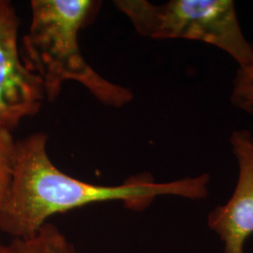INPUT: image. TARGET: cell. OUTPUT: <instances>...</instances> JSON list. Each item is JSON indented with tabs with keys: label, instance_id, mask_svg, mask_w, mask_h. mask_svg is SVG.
<instances>
[{
	"label": "cell",
	"instance_id": "cell-1",
	"mask_svg": "<svg viewBox=\"0 0 253 253\" xmlns=\"http://www.w3.org/2000/svg\"><path fill=\"white\" fill-rule=\"evenodd\" d=\"M47 136L36 132L16 141L12 181L0 211V231L13 238H30L55 214L90 204L121 201L130 208H145L159 196L206 199L210 175L157 183L134 177L119 186H102L61 172L47 153Z\"/></svg>",
	"mask_w": 253,
	"mask_h": 253
},
{
	"label": "cell",
	"instance_id": "cell-2",
	"mask_svg": "<svg viewBox=\"0 0 253 253\" xmlns=\"http://www.w3.org/2000/svg\"><path fill=\"white\" fill-rule=\"evenodd\" d=\"M93 0H32L31 21L21 42L20 54L41 79L46 100L54 102L64 84H81L101 103L120 108L133 100L126 86L97 73L82 54L79 32L100 8Z\"/></svg>",
	"mask_w": 253,
	"mask_h": 253
},
{
	"label": "cell",
	"instance_id": "cell-3",
	"mask_svg": "<svg viewBox=\"0 0 253 253\" xmlns=\"http://www.w3.org/2000/svg\"><path fill=\"white\" fill-rule=\"evenodd\" d=\"M114 5L140 36L205 42L229 54L238 67L253 64V45L245 37L232 0H115Z\"/></svg>",
	"mask_w": 253,
	"mask_h": 253
},
{
	"label": "cell",
	"instance_id": "cell-4",
	"mask_svg": "<svg viewBox=\"0 0 253 253\" xmlns=\"http://www.w3.org/2000/svg\"><path fill=\"white\" fill-rule=\"evenodd\" d=\"M20 19L6 0L0 10V130L12 133L46 100L41 79L24 63L19 45Z\"/></svg>",
	"mask_w": 253,
	"mask_h": 253
},
{
	"label": "cell",
	"instance_id": "cell-5",
	"mask_svg": "<svg viewBox=\"0 0 253 253\" xmlns=\"http://www.w3.org/2000/svg\"><path fill=\"white\" fill-rule=\"evenodd\" d=\"M230 145L238 167L235 190L225 204L208 216V225L224 244V253H245L247 240L253 235V135L236 129Z\"/></svg>",
	"mask_w": 253,
	"mask_h": 253
},
{
	"label": "cell",
	"instance_id": "cell-6",
	"mask_svg": "<svg viewBox=\"0 0 253 253\" xmlns=\"http://www.w3.org/2000/svg\"><path fill=\"white\" fill-rule=\"evenodd\" d=\"M0 253H78L56 227L48 222L30 238H12L0 241Z\"/></svg>",
	"mask_w": 253,
	"mask_h": 253
},
{
	"label": "cell",
	"instance_id": "cell-7",
	"mask_svg": "<svg viewBox=\"0 0 253 253\" xmlns=\"http://www.w3.org/2000/svg\"><path fill=\"white\" fill-rule=\"evenodd\" d=\"M16 141L12 133L0 130V211L8 196L14 169Z\"/></svg>",
	"mask_w": 253,
	"mask_h": 253
},
{
	"label": "cell",
	"instance_id": "cell-8",
	"mask_svg": "<svg viewBox=\"0 0 253 253\" xmlns=\"http://www.w3.org/2000/svg\"><path fill=\"white\" fill-rule=\"evenodd\" d=\"M231 90V102L241 111L253 115V64L238 67Z\"/></svg>",
	"mask_w": 253,
	"mask_h": 253
},
{
	"label": "cell",
	"instance_id": "cell-9",
	"mask_svg": "<svg viewBox=\"0 0 253 253\" xmlns=\"http://www.w3.org/2000/svg\"><path fill=\"white\" fill-rule=\"evenodd\" d=\"M5 2H6V0H0V10H1V9H2V7L4 6Z\"/></svg>",
	"mask_w": 253,
	"mask_h": 253
}]
</instances>
